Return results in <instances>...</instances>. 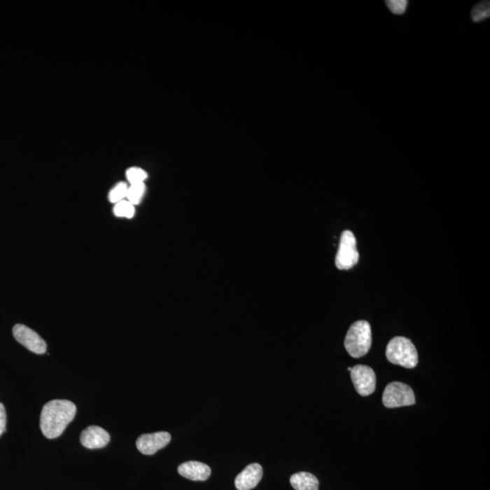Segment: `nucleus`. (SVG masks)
Instances as JSON below:
<instances>
[{
    "mask_svg": "<svg viewBox=\"0 0 490 490\" xmlns=\"http://www.w3.org/2000/svg\"><path fill=\"white\" fill-rule=\"evenodd\" d=\"M351 377L355 390L361 396H369L375 391L376 374L372 368L366 365L354 366L351 368Z\"/></svg>",
    "mask_w": 490,
    "mask_h": 490,
    "instance_id": "nucleus-6",
    "label": "nucleus"
},
{
    "mask_svg": "<svg viewBox=\"0 0 490 490\" xmlns=\"http://www.w3.org/2000/svg\"><path fill=\"white\" fill-rule=\"evenodd\" d=\"M386 357L392 364L413 369L419 363L418 351L410 340L395 337L386 349Z\"/></svg>",
    "mask_w": 490,
    "mask_h": 490,
    "instance_id": "nucleus-3",
    "label": "nucleus"
},
{
    "mask_svg": "<svg viewBox=\"0 0 490 490\" xmlns=\"http://www.w3.org/2000/svg\"><path fill=\"white\" fill-rule=\"evenodd\" d=\"M6 424H7V415H6L5 407L0 403V436L6 431Z\"/></svg>",
    "mask_w": 490,
    "mask_h": 490,
    "instance_id": "nucleus-19",
    "label": "nucleus"
},
{
    "mask_svg": "<svg viewBox=\"0 0 490 490\" xmlns=\"http://www.w3.org/2000/svg\"><path fill=\"white\" fill-rule=\"evenodd\" d=\"M181 476L194 482H205L209 479L212 470L209 465L198 461H188L178 467Z\"/></svg>",
    "mask_w": 490,
    "mask_h": 490,
    "instance_id": "nucleus-11",
    "label": "nucleus"
},
{
    "mask_svg": "<svg viewBox=\"0 0 490 490\" xmlns=\"http://www.w3.org/2000/svg\"><path fill=\"white\" fill-rule=\"evenodd\" d=\"M359 262L357 241L354 232L346 230L340 239L339 250L336 254L335 265L339 270H349Z\"/></svg>",
    "mask_w": 490,
    "mask_h": 490,
    "instance_id": "nucleus-5",
    "label": "nucleus"
},
{
    "mask_svg": "<svg viewBox=\"0 0 490 490\" xmlns=\"http://www.w3.org/2000/svg\"><path fill=\"white\" fill-rule=\"evenodd\" d=\"M344 346L348 354L354 358L363 357L372 346V329L366 321H358L349 329Z\"/></svg>",
    "mask_w": 490,
    "mask_h": 490,
    "instance_id": "nucleus-2",
    "label": "nucleus"
},
{
    "mask_svg": "<svg viewBox=\"0 0 490 490\" xmlns=\"http://www.w3.org/2000/svg\"><path fill=\"white\" fill-rule=\"evenodd\" d=\"M15 339L36 354H44L47 351V343L41 336L23 324H16L13 328Z\"/></svg>",
    "mask_w": 490,
    "mask_h": 490,
    "instance_id": "nucleus-7",
    "label": "nucleus"
},
{
    "mask_svg": "<svg viewBox=\"0 0 490 490\" xmlns=\"http://www.w3.org/2000/svg\"><path fill=\"white\" fill-rule=\"evenodd\" d=\"M490 16L489 1H482L475 6L471 10V18L474 22H482Z\"/></svg>",
    "mask_w": 490,
    "mask_h": 490,
    "instance_id": "nucleus-15",
    "label": "nucleus"
},
{
    "mask_svg": "<svg viewBox=\"0 0 490 490\" xmlns=\"http://www.w3.org/2000/svg\"><path fill=\"white\" fill-rule=\"evenodd\" d=\"M76 407L72 401L55 400L43 407L41 416L42 433L48 439H56L62 435L67 425L75 418Z\"/></svg>",
    "mask_w": 490,
    "mask_h": 490,
    "instance_id": "nucleus-1",
    "label": "nucleus"
},
{
    "mask_svg": "<svg viewBox=\"0 0 490 490\" xmlns=\"http://www.w3.org/2000/svg\"><path fill=\"white\" fill-rule=\"evenodd\" d=\"M80 440L85 448L90 449H102L110 441V435L98 426H90L82 431Z\"/></svg>",
    "mask_w": 490,
    "mask_h": 490,
    "instance_id": "nucleus-9",
    "label": "nucleus"
},
{
    "mask_svg": "<svg viewBox=\"0 0 490 490\" xmlns=\"http://www.w3.org/2000/svg\"><path fill=\"white\" fill-rule=\"evenodd\" d=\"M290 485L295 490H318V480L314 474L299 472L290 479Z\"/></svg>",
    "mask_w": 490,
    "mask_h": 490,
    "instance_id": "nucleus-12",
    "label": "nucleus"
},
{
    "mask_svg": "<svg viewBox=\"0 0 490 490\" xmlns=\"http://www.w3.org/2000/svg\"><path fill=\"white\" fill-rule=\"evenodd\" d=\"M263 470L261 465L253 463L248 465L235 479V486L238 490H251L261 482Z\"/></svg>",
    "mask_w": 490,
    "mask_h": 490,
    "instance_id": "nucleus-10",
    "label": "nucleus"
},
{
    "mask_svg": "<svg viewBox=\"0 0 490 490\" xmlns=\"http://www.w3.org/2000/svg\"><path fill=\"white\" fill-rule=\"evenodd\" d=\"M382 402L386 408L394 409L399 407L414 405V391L409 385L402 382H391L385 388Z\"/></svg>",
    "mask_w": 490,
    "mask_h": 490,
    "instance_id": "nucleus-4",
    "label": "nucleus"
},
{
    "mask_svg": "<svg viewBox=\"0 0 490 490\" xmlns=\"http://www.w3.org/2000/svg\"><path fill=\"white\" fill-rule=\"evenodd\" d=\"M385 3L391 13L394 15L405 13L409 4V1L407 0H388Z\"/></svg>",
    "mask_w": 490,
    "mask_h": 490,
    "instance_id": "nucleus-18",
    "label": "nucleus"
},
{
    "mask_svg": "<svg viewBox=\"0 0 490 490\" xmlns=\"http://www.w3.org/2000/svg\"><path fill=\"white\" fill-rule=\"evenodd\" d=\"M128 186L127 183L120 182L111 189L108 195L109 201L112 204H118L119 202L127 199Z\"/></svg>",
    "mask_w": 490,
    "mask_h": 490,
    "instance_id": "nucleus-16",
    "label": "nucleus"
},
{
    "mask_svg": "<svg viewBox=\"0 0 490 490\" xmlns=\"http://www.w3.org/2000/svg\"><path fill=\"white\" fill-rule=\"evenodd\" d=\"M125 176H127L128 183L130 185H136V183H145L148 174L142 168L130 167V169L127 170Z\"/></svg>",
    "mask_w": 490,
    "mask_h": 490,
    "instance_id": "nucleus-17",
    "label": "nucleus"
},
{
    "mask_svg": "<svg viewBox=\"0 0 490 490\" xmlns=\"http://www.w3.org/2000/svg\"><path fill=\"white\" fill-rule=\"evenodd\" d=\"M114 214L116 217L131 219L133 218L134 214H136V207H134L133 204H131L130 201L125 199V200L115 204Z\"/></svg>",
    "mask_w": 490,
    "mask_h": 490,
    "instance_id": "nucleus-14",
    "label": "nucleus"
},
{
    "mask_svg": "<svg viewBox=\"0 0 490 490\" xmlns=\"http://www.w3.org/2000/svg\"><path fill=\"white\" fill-rule=\"evenodd\" d=\"M171 441V435L165 431L143 434L136 440V448L144 455H154L167 446Z\"/></svg>",
    "mask_w": 490,
    "mask_h": 490,
    "instance_id": "nucleus-8",
    "label": "nucleus"
},
{
    "mask_svg": "<svg viewBox=\"0 0 490 490\" xmlns=\"http://www.w3.org/2000/svg\"><path fill=\"white\" fill-rule=\"evenodd\" d=\"M146 190L145 183L128 186L127 200L136 206L142 201L144 195L146 194Z\"/></svg>",
    "mask_w": 490,
    "mask_h": 490,
    "instance_id": "nucleus-13",
    "label": "nucleus"
}]
</instances>
